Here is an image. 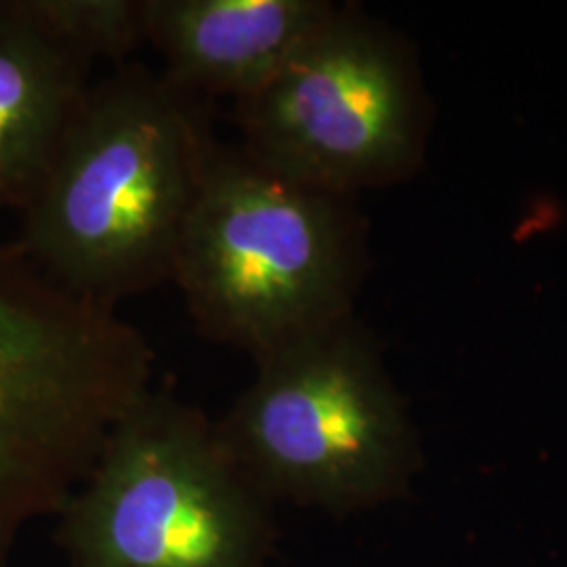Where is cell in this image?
Instances as JSON below:
<instances>
[{
    "label": "cell",
    "mask_w": 567,
    "mask_h": 567,
    "mask_svg": "<svg viewBox=\"0 0 567 567\" xmlns=\"http://www.w3.org/2000/svg\"><path fill=\"white\" fill-rule=\"evenodd\" d=\"M219 142L206 100L163 70L118 65L91 82L16 244L51 282L107 309L171 282Z\"/></svg>",
    "instance_id": "obj_1"
},
{
    "label": "cell",
    "mask_w": 567,
    "mask_h": 567,
    "mask_svg": "<svg viewBox=\"0 0 567 567\" xmlns=\"http://www.w3.org/2000/svg\"><path fill=\"white\" fill-rule=\"evenodd\" d=\"M234 122L255 161L349 198L408 177L425 135L404 44L351 7H334L261 89L234 102Z\"/></svg>",
    "instance_id": "obj_6"
},
{
    "label": "cell",
    "mask_w": 567,
    "mask_h": 567,
    "mask_svg": "<svg viewBox=\"0 0 567 567\" xmlns=\"http://www.w3.org/2000/svg\"><path fill=\"white\" fill-rule=\"evenodd\" d=\"M147 47L203 100L261 89L334 9L326 0H145Z\"/></svg>",
    "instance_id": "obj_7"
},
{
    "label": "cell",
    "mask_w": 567,
    "mask_h": 567,
    "mask_svg": "<svg viewBox=\"0 0 567 567\" xmlns=\"http://www.w3.org/2000/svg\"><path fill=\"white\" fill-rule=\"evenodd\" d=\"M154 353L116 309L51 282L0 244V567L58 515L110 431L152 389Z\"/></svg>",
    "instance_id": "obj_2"
},
{
    "label": "cell",
    "mask_w": 567,
    "mask_h": 567,
    "mask_svg": "<svg viewBox=\"0 0 567 567\" xmlns=\"http://www.w3.org/2000/svg\"><path fill=\"white\" fill-rule=\"evenodd\" d=\"M93 63L32 16L0 0V208L23 210L91 86Z\"/></svg>",
    "instance_id": "obj_8"
},
{
    "label": "cell",
    "mask_w": 567,
    "mask_h": 567,
    "mask_svg": "<svg viewBox=\"0 0 567 567\" xmlns=\"http://www.w3.org/2000/svg\"><path fill=\"white\" fill-rule=\"evenodd\" d=\"M32 16L89 63L114 68L147 44L145 0H25Z\"/></svg>",
    "instance_id": "obj_9"
},
{
    "label": "cell",
    "mask_w": 567,
    "mask_h": 567,
    "mask_svg": "<svg viewBox=\"0 0 567 567\" xmlns=\"http://www.w3.org/2000/svg\"><path fill=\"white\" fill-rule=\"evenodd\" d=\"M274 507L217 421L152 386L58 513L60 545L68 567H265Z\"/></svg>",
    "instance_id": "obj_5"
},
{
    "label": "cell",
    "mask_w": 567,
    "mask_h": 567,
    "mask_svg": "<svg viewBox=\"0 0 567 567\" xmlns=\"http://www.w3.org/2000/svg\"><path fill=\"white\" fill-rule=\"evenodd\" d=\"M219 433L278 505L351 513L398 498L419 442L381 351L349 316L255 358Z\"/></svg>",
    "instance_id": "obj_4"
},
{
    "label": "cell",
    "mask_w": 567,
    "mask_h": 567,
    "mask_svg": "<svg viewBox=\"0 0 567 567\" xmlns=\"http://www.w3.org/2000/svg\"><path fill=\"white\" fill-rule=\"evenodd\" d=\"M364 264V225L349 196L219 142L171 282L204 339L255 360L353 316Z\"/></svg>",
    "instance_id": "obj_3"
}]
</instances>
